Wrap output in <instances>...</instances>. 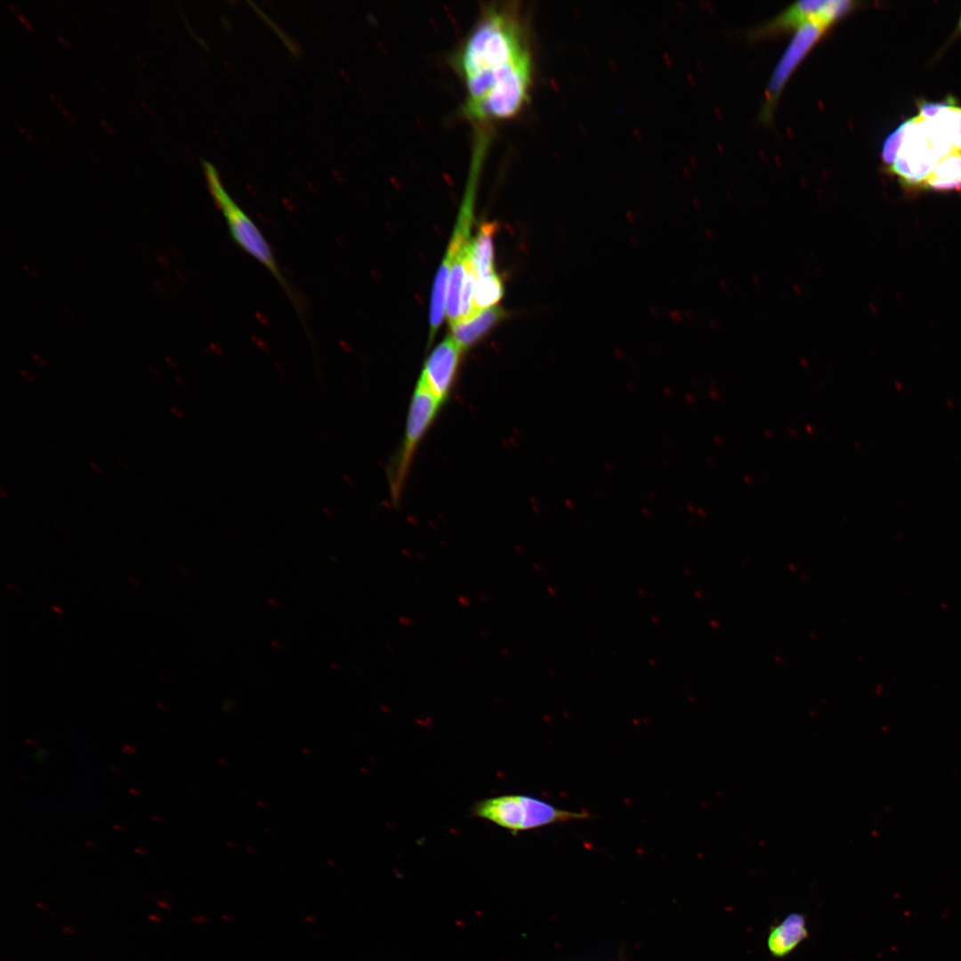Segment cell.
I'll use <instances>...</instances> for the list:
<instances>
[{"label": "cell", "mask_w": 961, "mask_h": 961, "mask_svg": "<svg viewBox=\"0 0 961 961\" xmlns=\"http://www.w3.org/2000/svg\"><path fill=\"white\" fill-rule=\"evenodd\" d=\"M451 64L463 85L462 112L475 132H489L527 106L534 62L520 3L485 4L457 45Z\"/></svg>", "instance_id": "cell-1"}, {"label": "cell", "mask_w": 961, "mask_h": 961, "mask_svg": "<svg viewBox=\"0 0 961 961\" xmlns=\"http://www.w3.org/2000/svg\"><path fill=\"white\" fill-rule=\"evenodd\" d=\"M203 166L208 189L223 216L230 237L240 249L272 275L302 317L301 300L284 276L269 241L251 217L226 191L214 167L208 163H204Z\"/></svg>", "instance_id": "cell-2"}, {"label": "cell", "mask_w": 961, "mask_h": 961, "mask_svg": "<svg viewBox=\"0 0 961 961\" xmlns=\"http://www.w3.org/2000/svg\"><path fill=\"white\" fill-rule=\"evenodd\" d=\"M904 123L900 147L893 163L884 170L895 175L905 188L922 190L937 163L953 151L929 120L917 116Z\"/></svg>", "instance_id": "cell-3"}, {"label": "cell", "mask_w": 961, "mask_h": 961, "mask_svg": "<svg viewBox=\"0 0 961 961\" xmlns=\"http://www.w3.org/2000/svg\"><path fill=\"white\" fill-rule=\"evenodd\" d=\"M471 812L472 816L489 820L513 835L589 817L586 812L561 810L528 795H504L482 799L472 805Z\"/></svg>", "instance_id": "cell-4"}, {"label": "cell", "mask_w": 961, "mask_h": 961, "mask_svg": "<svg viewBox=\"0 0 961 961\" xmlns=\"http://www.w3.org/2000/svg\"><path fill=\"white\" fill-rule=\"evenodd\" d=\"M443 404L418 381L408 405L405 432L390 470L392 498L399 502L415 454Z\"/></svg>", "instance_id": "cell-5"}, {"label": "cell", "mask_w": 961, "mask_h": 961, "mask_svg": "<svg viewBox=\"0 0 961 961\" xmlns=\"http://www.w3.org/2000/svg\"><path fill=\"white\" fill-rule=\"evenodd\" d=\"M860 5V3L849 0L798 1L770 20L751 29L749 37L753 40L768 39L795 31L808 23L820 24L830 29Z\"/></svg>", "instance_id": "cell-6"}, {"label": "cell", "mask_w": 961, "mask_h": 961, "mask_svg": "<svg viewBox=\"0 0 961 961\" xmlns=\"http://www.w3.org/2000/svg\"><path fill=\"white\" fill-rule=\"evenodd\" d=\"M829 28L817 23H808L795 31L791 41L771 75L764 92L760 120L769 124L773 117L779 98L799 64L811 50L828 33Z\"/></svg>", "instance_id": "cell-7"}, {"label": "cell", "mask_w": 961, "mask_h": 961, "mask_svg": "<svg viewBox=\"0 0 961 961\" xmlns=\"http://www.w3.org/2000/svg\"><path fill=\"white\" fill-rule=\"evenodd\" d=\"M463 350L447 336L426 359L418 382L442 404L449 398L457 377Z\"/></svg>", "instance_id": "cell-8"}, {"label": "cell", "mask_w": 961, "mask_h": 961, "mask_svg": "<svg viewBox=\"0 0 961 961\" xmlns=\"http://www.w3.org/2000/svg\"><path fill=\"white\" fill-rule=\"evenodd\" d=\"M918 117L931 121L950 145L953 152H961V107L952 99L941 102L921 101Z\"/></svg>", "instance_id": "cell-9"}, {"label": "cell", "mask_w": 961, "mask_h": 961, "mask_svg": "<svg viewBox=\"0 0 961 961\" xmlns=\"http://www.w3.org/2000/svg\"><path fill=\"white\" fill-rule=\"evenodd\" d=\"M808 935L806 918L803 914L794 912L770 928L767 946L774 957H784L801 944Z\"/></svg>", "instance_id": "cell-10"}, {"label": "cell", "mask_w": 961, "mask_h": 961, "mask_svg": "<svg viewBox=\"0 0 961 961\" xmlns=\"http://www.w3.org/2000/svg\"><path fill=\"white\" fill-rule=\"evenodd\" d=\"M505 316V311L497 306L481 311L472 318L453 326L451 337L463 351L466 350L481 339Z\"/></svg>", "instance_id": "cell-11"}, {"label": "cell", "mask_w": 961, "mask_h": 961, "mask_svg": "<svg viewBox=\"0 0 961 961\" xmlns=\"http://www.w3.org/2000/svg\"><path fill=\"white\" fill-rule=\"evenodd\" d=\"M495 222H483L469 246V262L475 277L490 275L496 272L494 264L493 238L496 233Z\"/></svg>", "instance_id": "cell-12"}, {"label": "cell", "mask_w": 961, "mask_h": 961, "mask_svg": "<svg viewBox=\"0 0 961 961\" xmlns=\"http://www.w3.org/2000/svg\"><path fill=\"white\" fill-rule=\"evenodd\" d=\"M922 190L961 193V152L943 157L925 182Z\"/></svg>", "instance_id": "cell-13"}, {"label": "cell", "mask_w": 961, "mask_h": 961, "mask_svg": "<svg viewBox=\"0 0 961 961\" xmlns=\"http://www.w3.org/2000/svg\"><path fill=\"white\" fill-rule=\"evenodd\" d=\"M504 294V283L497 272L475 277L472 291V318L480 311L493 307L500 301Z\"/></svg>", "instance_id": "cell-14"}, {"label": "cell", "mask_w": 961, "mask_h": 961, "mask_svg": "<svg viewBox=\"0 0 961 961\" xmlns=\"http://www.w3.org/2000/svg\"><path fill=\"white\" fill-rule=\"evenodd\" d=\"M904 130L905 123L903 122L886 137L883 143L881 158L884 165L885 166V168L889 167L893 163L896 157L897 152L902 141Z\"/></svg>", "instance_id": "cell-15"}, {"label": "cell", "mask_w": 961, "mask_h": 961, "mask_svg": "<svg viewBox=\"0 0 961 961\" xmlns=\"http://www.w3.org/2000/svg\"><path fill=\"white\" fill-rule=\"evenodd\" d=\"M91 467L94 472H96L98 473H102L103 472V470L101 467V465L96 464V463H91Z\"/></svg>", "instance_id": "cell-16"}, {"label": "cell", "mask_w": 961, "mask_h": 961, "mask_svg": "<svg viewBox=\"0 0 961 961\" xmlns=\"http://www.w3.org/2000/svg\"><path fill=\"white\" fill-rule=\"evenodd\" d=\"M170 410L178 417H182V413L177 408L171 407Z\"/></svg>", "instance_id": "cell-17"}, {"label": "cell", "mask_w": 961, "mask_h": 961, "mask_svg": "<svg viewBox=\"0 0 961 961\" xmlns=\"http://www.w3.org/2000/svg\"><path fill=\"white\" fill-rule=\"evenodd\" d=\"M149 918L150 920H152V921H155V922H160L161 921V917L158 915H155V914L149 915Z\"/></svg>", "instance_id": "cell-18"}, {"label": "cell", "mask_w": 961, "mask_h": 961, "mask_svg": "<svg viewBox=\"0 0 961 961\" xmlns=\"http://www.w3.org/2000/svg\"><path fill=\"white\" fill-rule=\"evenodd\" d=\"M62 932H63L64 933H67V934H71V933H73L75 932V930H74V929H73L72 927H69V926H65V927H64V928L62 929Z\"/></svg>", "instance_id": "cell-19"}, {"label": "cell", "mask_w": 961, "mask_h": 961, "mask_svg": "<svg viewBox=\"0 0 961 961\" xmlns=\"http://www.w3.org/2000/svg\"><path fill=\"white\" fill-rule=\"evenodd\" d=\"M157 905H158V906H159L160 908H162V909H169V908H170L169 904L166 903V902H165L164 900H159V901H157Z\"/></svg>", "instance_id": "cell-20"}, {"label": "cell", "mask_w": 961, "mask_h": 961, "mask_svg": "<svg viewBox=\"0 0 961 961\" xmlns=\"http://www.w3.org/2000/svg\"><path fill=\"white\" fill-rule=\"evenodd\" d=\"M18 17H19V19H20V20L22 21V23H23V24H24V25H25V26H26V27H27V28H28V29H30V30H31V26H30V25H29L28 23H27V22H26V20H24V18H23L22 16H20V14H18Z\"/></svg>", "instance_id": "cell-21"}, {"label": "cell", "mask_w": 961, "mask_h": 961, "mask_svg": "<svg viewBox=\"0 0 961 961\" xmlns=\"http://www.w3.org/2000/svg\"><path fill=\"white\" fill-rule=\"evenodd\" d=\"M0 495H1V497H2L3 498H5V497H7V496H8V495H7V493H6V491H5L4 489V488H0Z\"/></svg>", "instance_id": "cell-22"}, {"label": "cell", "mask_w": 961, "mask_h": 961, "mask_svg": "<svg viewBox=\"0 0 961 961\" xmlns=\"http://www.w3.org/2000/svg\"><path fill=\"white\" fill-rule=\"evenodd\" d=\"M36 907H38V908H43V909H46V908H48V906H47V905H44V903H36Z\"/></svg>", "instance_id": "cell-23"}, {"label": "cell", "mask_w": 961, "mask_h": 961, "mask_svg": "<svg viewBox=\"0 0 961 961\" xmlns=\"http://www.w3.org/2000/svg\"><path fill=\"white\" fill-rule=\"evenodd\" d=\"M957 31L959 33H961V16H960V19H959V21H958V24H957Z\"/></svg>", "instance_id": "cell-24"}]
</instances>
